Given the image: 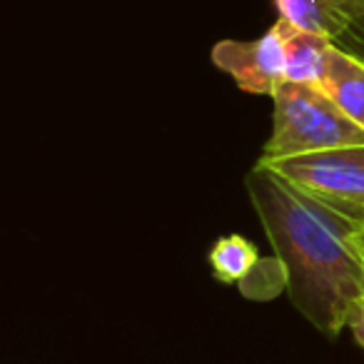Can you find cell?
Segmentation results:
<instances>
[{
	"instance_id": "9",
	"label": "cell",
	"mask_w": 364,
	"mask_h": 364,
	"mask_svg": "<svg viewBox=\"0 0 364 364\" xmlns=\"http://www.w3.org/2000/svg\"><path fill=\"white\" fill-rule=\"evenodd\" d=\"M337 46H342L344 50L354 53V55H359L364 60V18H359V21L339 38Z\"/></svg>"
},
{
	"instance_id": "3",
	"label": "cell",
	"mask_w": 364,
	"mask_h": 364,
	"mask_svg": "<svg viewBox=\"0 0 364 364\" xmlns=\"http://www.w3.org/2000/svg\"><path fill=\"white\" fill-rule=\"evenodd\" d=\"M267 167L287 177L309 198L364 223V145L284 157L267 162Z\"/></svg>"
},
{
	"instance_id": "7",
	"label": "cell",
	"mask_w": 364,
	"mask_h": 364,
	"mask_svg": "<svg viewBox=\"0 0 364 364\" xmlns=\"http://www.w3.org/2000/svg\"><path fill=\"white\" fill-rule=\"evenodd\" d=\"M332 48L334 43L329 38L294 28L284 50V80L319 87L327 73Z\"/></svg>"
},
{
	"instance_id": "10",
	"label": "cell",
	"mask_w": 364,
	"mask_h": 364,
	"mask_svg": "<svg viewBox=\"0 0 364 364\" xmlns=\"http://www.w3.org/2000/svg\"><path fill=\"white\" fill-rule=\"evenodd\" d=\"M347 327L352 329V334H354V339H357V344L364 349V299H359V302L354 304L352 314H349Z\"/></svg>"
},
{
	"instance_id": "4",
	"label": "cell",
	"mask_w": 364,
	"mask_h": 364,
	"mask_svg": "<svg viewBox=\"0 0 364 364\" xmlns=\"http://www.w3.org/2000/svg\"><path fill=\"white\" fill-rule=\"evenodd\" d=\"M294 26L277 18L257 41H220L213 48L215 68L225 70L240 90L255 95H274L284 82V50Z\"/></svg>"
},
{
	"instance_id": "1",
	"label": "cell",
	"mask_w": 364,
	"mask_h": 364,
	"mask_svg": "<svg viewBox=\"0 0 364 364\" xmlns=\"http://www.w3.org/2000/svg\"><path fill=\"white\" fill-rule=\"evenodd\" d=\"M250 203L284 267L289 302L314 329L334 339L364 299L362 223L292 185L267 165L245 177Z\"/></svg>"
},
{
	"instance_id": "11",
	"label": "cell",
	"mask_w": 364,
	"mask_h": 364,
	"mask_svg": "<svg viewBox=\"0 0 364 364\" xmlns=\"http://www.w3.org/2000/svg\"><path fill=\"white\" fill-rule=\"evenodd\" d=\"M359 250H362V257H364V223H362V232H359Z\"/></svg>"
},
{
	"instance_id": "8",
	"label": "cell",
	"mask_w": 364,
	"mask_h": 364,
	"mask_svg": "<svg viewBox=\"0 0 364 364\" xmlns=\"http://www.w3.org/2000/svg\"><path fill=\"white\" fill-rule=\"evenodd\" d=\"M262 259L257 257V250L250 240L240 235L220 237L210 250V267L213 274L223 284H242L255 274Z\"/></svg>"
},
{
	"instance_id": "5",
	"label": "cell",
	"mask_w": 364,
	"mask_h": 364,
	"mask_svg": "<svg viewBox=\"0 0 364 364\" xmlns=\"http://www.w3.org/2000/svg\"><path fill=\"white\" fill-rule=\"evenodd\" d=\"M279 18L294 28L337 43L359 18H364V0H272Z\"/></svg>"
},
{
	"instance_id": "6",
	"label": "cell",
	"mask_w": 364,
	"mask_h": 364,
	"mask_svg": "<svg viewBox=\"0 0 364 364\" xmlns=\"http://www.w3.org/2000/svg\"><path fill=\"white\" fill-rule=\"evenodd\" d=\"M319 90L364 127V60L334 43Z\"/></svg>"
},
{
	"instance_id": "2",
	"label": "cell",
	"mask_w": 364,
	"mask_h": 364,
	"mask_svg": "<svg viewBox=\"0 0 364 364\" xmlns=\"http://www.w3.org/2000/svg\"><path fill=\"white\" fill-rule=\"evenodd\" d=\"M272 135L257 162L364 145V127L342 112L319 87L284 80L274 90Z\"/></svg>"
}]
</instances>
